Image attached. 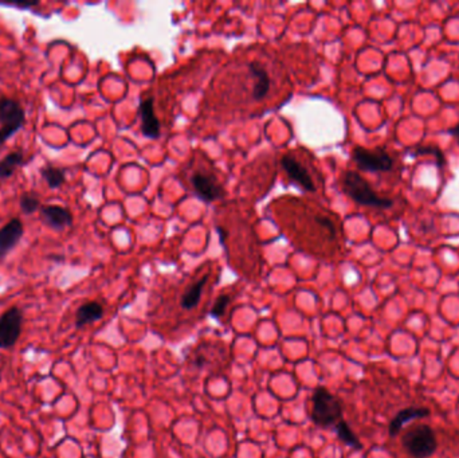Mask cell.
<instances>
[{"mask_svg": "<svg viewBox=\"0 0 459 458\" xmlns=\"http://www.w3.org/2000/svg\"><path fill=\"white\" fill-rule=\"evenodd\" d=\"M343 188L345 194L349 195L355 202L363 206L375 207V208H391L393 200L390 198H383L373 191L370 183L358 172L348 171L343 178Z\"/></svg>", "mask_w": 459, "mask_h": 458, "instance_id": "6da1fadb", "label": "cell"}, {"mask_svg": "<svg viewBox=\"0 0 459 458\" xmlns=\"http://www.w3.org/2000/svg\"><path fill=\"white\" fill-rule=\"evenodd\" d=\"M312 419L320 427L336 426L343 419V404L325 387H317L312 397Z\"/></svg>", "mask_w": 459, "mask_h": 458, "instance_id": "7a4b0ae2", "label": "cell"}, {"mask_svg": "<svg viewBox=\"0 0 459 458\" xmlns=\"http://www.w3.org/2000/svg\"><path fill=\"white\" fill-rule=\"evenodd\" d=\"M402 445L414 458H430L438 450L437 435L428 424H415L404 432Z\"/></svg>", "mask_w": 459, "mask_h": 458, "instance_id": "3957f363", "label": "cell"}, {"mask_svg": "<svg viewBox=\"0 0 459 458\" xmlns=\"http://www.w3.org/2000/svg\"><path fill=\"white\" fill-rule=\"evenodd\" d=\"M26 124V112L16 100L0 97V147Z\"/></svg>", "mask_w": 459, "mask_h": 458, "instance_id": "277c9868", "label": "cell"}, {"mask_svg": "<svg viewBox=\"0 0 459 458\" xmlns=\"http://www.w3.org/2000/svg\"><path fill=\"white\" fill-rule=\"evenodd\" d=\"M352 158L363 171L388 172L391 171L395 164L393 158L384 149L370 151L358 147L352 152Z\"/></svg>", "mask_w": 459, "mask_h": 458, "instance_id": "5b68a950", "label": "cell"}, {"mask_svg": "<svg viewBox=\"0 0 459 458\" xmlns=\"http://www.w3.org/2000/svg\"><path fill=\"white\" fill-rule=\"evenodd\" d=\"M23 313L16 307L6 310L0 317V348L14 347L22 332Z\"/></svg>", "mask_w": 459, "mask_h": 458, "instance_id": "8992f818", "label": "cell"}, {"mask_svg": "<svg viewBox=\"0 0 459 458\" xmlns=\"http://www.w3.org/2000/svg\"><path fill=\"white\" fill-rule=\"evenodd\" d=\"M191 184L198 196L207 202H213L223 195V188L218 184L215 178L204 172L193 173L191 178Z\"/></svg>", "mask_w": 459, "mask_h": 458, "instance_id": "52a82bcc", "label": "cell"}, {"mask_svg": "<svg viewBox=\"0 0 459 458\" xmlns=\"http://www.w3.org/2000/svg\"><path fill=\"white\" fill-rule=\"evenodd\" d=\"M24 226L22 220L14 218L0 229V261L22 240Z\"/></svg>", "mask_w": 459, "mask_h": 458, "instance_id": "ba28073f", "label": "cell"}, {"mask_svg": "<svg viewBox=\"0 0 459 458\" xmlns=\"http://www.w3.org/2000/svg\"><path fill=\"white\" fill-rule=\"evenodd\" d=\"M41 219L46 226L53 230L66 229L73 225V215L68 208L61 206H45L41 208Z\"/></svg>", "mask_w": 459, "mask_h": 458, "instance_id": "9c48e42d", "label": "cell"}, {"mask_svg": "<svg viewBox=\"0 0 459 458\" xmlns=\"http://www.w3.org/2000/svg\"><path fill=\"white\" fill-rule=\"evenodd\" d=\"M282 167L285 168L286 173L291 176V180L296 182L298 184L301 188H303L305 191H309V193H313L314 190V183L311 178V175L306 171V168L303 167L301 163L296 161L294 158L291 156H283L282 158Z\"/></svg>", "mask_w": 459, "mask_h": 458, "instance_id": "30bf717a", "label": "cell"}, {"mask_svg": "<svg viewBox=\"0 0 459 458\" xmlns=\"http://www.w3.org/2000/svg\"><path fill=\"white\" fill-rule=\"evenodd\" d=\"M430 409L427 407H407L400 412H398L393 419L390 424L388 427V433L391 437H396L402 432L404 424L415 421V419H422V418H427L430 415Z\"/></svg>", "mask_w": 459, "mask_h": 458, "instance_id": "8fae6325", "label": "cell"}, {"mask_svg": "<svg viewBox=\"0 0 459 458\" xmlns=\"http://www.w3.org/2000/svg\"><path fill=\"white\" fill-rule=\"evenodd\" d=\"M143 118V133L146 138H157L160 136V123L153 113V100L148 98L140 106Z\"/></svg>", "mask_w": 459, "mask_h": 458, "instance_id": "7c38bea8", "label": "cell"}, {"mask_svg": "<svg viewBox=\"0 0 459 458\" xmlns=\"http://www.w3.org/2000/svg\"><path fill=\"white\" fill-rule=\"evenodd\" d=\"M248 69L254 76V89H253V97L254 100L261 101L265 98L270 92V77L268 71L259 63H250Z\"/></svg>", "mask_w": 459, "mask_h": 458, "instance_id": "4fadbf2b", "label": "cell"}, {"mask_svg": "<svg viewBox=\"0 0 459 458\" xmlns=\"http://www.w3.org/2000/svg\"><path fill=\"white\" fill-rule=\"evenodd\" d=\"M104 316V308L100 302L91 301L79 307L76 313V327L81 328L94 321L100 320Z\"/></svg>", "mask_w": 459, "mask_h": 458, "instance_id": "5bb4252c", "label": "cell"}, {"mask_svg": "<svg viewBox=\"0 0 459 458\" xmlns=\"http://www.w3.org/2000/svg\"><path fill=\"white\" fill-rule=\"evenodd\" d=\"M24 164V156L21 151L11 152L0 161V183L11 178L14 172Z\"/></svg>", "mask_w": 459, "mask_h": 458, "instance_id": "9a60e30c", "label": "cell"}, {"mask_svg": "<svg viewBox=\"0 0 459 458\" xmlns=\"http://www.w3.org/2000/svg\"><path fill=\"white\" fill-rule=\"evenodd\" d=\"M207 284V277H203L198 283H195L192 287L183 295L181 297V307L184 310H193L202 297L203 289Z\"/></svg>", "mask_w": 459, "mask_h": 458, "instance_id": "2e32d148", "label": "cell"}, {"mask_svg": "<svg viewBox=\"0 0 459 458\" xmlns=\"http://www.w3.org/2000/svg\"><path fill=\"white\" fill-rule=\"evenodd\" d=\"M41 175L45 179L46 183L49 184L50 188L56 190L62 184L66 182V173L62 168H58L56 166L46 164L45 167L41 168Z\"/></svg>", "mask_w": 459, "mask_h": 458, "instance_id": "e0dca14e", "label": "cell"}, {"mask_svg": "<svg viewBox=\"0 0 459 458\" xmlns=\"http://www.w3.org/2000/svg\"><path fill=\"white\" fill-rule=\"evenodd\" d=\"M335 427H336L338 438H340L344 444H347L348 447H355V449H361V442L358 441V435L352 432V429L349 427V424H348L344 419H341L340 422H337Z\"/></svg>", "mask_w": 459, "mask_h": 458, "instance_id": "ac0fdd59", "label": "cell"}, {"mask_svg": "<svg viewBox=\"0 0 459 458\" xmlns=\"http://www.w3.org/2000/svg\"><path fill=\"white\" fill-rule=\"evenodd\" d=\"M19 206H21L23 214L30 215L41 208V199L35 193H24L21 196Z\"/></svg>", "mask_w": 459, "mask_h": 458, "instance_id": "d6986e66", "label": "cell"}, {"mask_svg": "<svg viewBox=\"0 0 459 458\" xmlns=\"http://www.w3.org/2000/svg\"><path fill=\"white\" fill-rule=\"evenodd\" d=\"M228 302H230V297H228L227 295H224V296H221V297L218 298V300L215 301V304H213V310H211V315H213V317H216V319L222 317L224 312L227 310Z\"/></svg>", "mask_w": 459, "mask_h": 458, "instance_id": "ffe728a7", "label": "cell"}, {"mask_svg": "<svg viewBox=\"0 0 459 458\" xmlns=\"http://www.w3.org/2000/svg\"><path fill=\"white\" fill-rule=\"evenodd\" d=\"M419 153H431V155H437L438 161L440 163V166L446 164V159H445V155L442 153L440 149L431 148V147H425V148H419Z\"/></svg>", "mask_w": 459, "mask_h": 458, "instance_id": "44dd1931", "label": "cell"}, {"mask_svg": "<svg viewBox=\"0 0 459 458\" xmlns=\"http://www.w3.org/2000/svg\"><path fill=\"white\" fill-rule=\"evenodd\" d=\"M448 133H450L451 136H454V138H458L459 140V123L457 126L450 128V129H448Z\"/></svg>", "mask_w": 459, "mask_h": 458, "instance_id": "7402d4cb", "label": "cell"}]
</instances>
